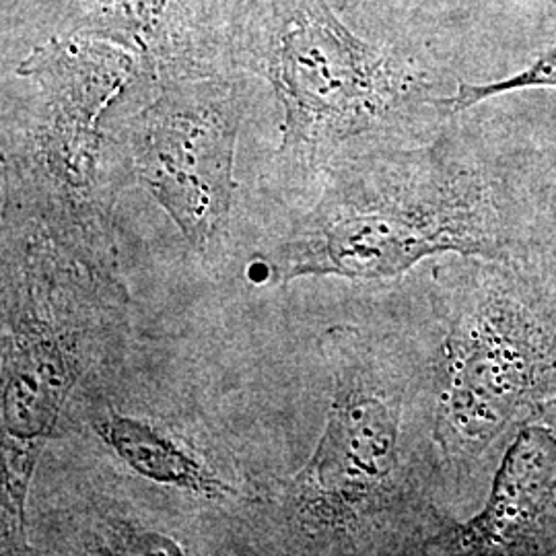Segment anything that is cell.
I'll use <instances>...</instances> for the list:
<instances>
[{"instance_id":"obj_3","label":"cell","mask_w":556,"mask_h":556,"mask_svg":"<svg viewBox=\"0 0 556 556\" xmlns=\"http://www.w3.org/2000/svg\"><path fill=\"white\" fill-rule=\"evenodd\" d=\"M321 179L318 200L254 260L264 282L379 280L438 254L495 248L486 188L450 144L340 157Z\"/></svg>"},{"instance_id":"obj_9","label":"cell","mask_w":556,"mask_h":556,"mask_svg":"<svg viewBox=\"0 0 556 556\" xmlns=\"http://www.w3.org/2000/svg\"><path fill=\"white\" fill-rule=\"evenodd\" d=\"M556 503V422L534 420L503 456L484 507L443 542L456 553H486L519 542Z\"/></svg>"},{"instance_id":"obj_2","label":"cell","mask_w":556,"mask_h":556,"mask_svg":"<svg viewBox=\"0 0 556 556\" xmlns=\"http://www.w3.org/2000/svg\"><path fill=\"white\" fill-rule=\"evenodd\" d=\"M160 89L139 56L79 31L31 48L2 91V219L112 229L124 105Z\"/></svg>"},{"instance_id":"obj_5","label":"cell","mask_w":556,"mask_h":556,"mask_svg":"<svg viewBox=\"0 0 556 556\" xmlns=\"http://www.w3.org/2000/svg\"><path fill=\"white\" fill-rule=\"evenodd\" d=\"M332 397L318 443L275 501L289 553H344L390 507L400 468V397L351 328L321 340Z\"/></svg>"},{"instance_id":"obj_7","label":"cell","mask_w":556,"mask_h":556,"mask_svg":"<svg viewBox=\"0 0 556 556\" xmlns=\"http://www.w3.org/2000/svg\"><path fill=\"white\" fill-rule=\"evenodd\" d=\"M548 369L538 332L503 299L462 307L443 346L438 439L447 454L468 456L538 388Z\"/></svg>"},{"instance_id":"obj_6","label":"cell","mask_w":556,"mask_h":556,"mask_svg":"<svg viewBox=\"0 0 556 556\" xmlns=\"http://www.w3.org/2000/svg\"><path fill=\"white\" fill-rule=\"evenodd\" d=\"M239 126L241 93L231 73L161 85L119 132L128 174L202 258L229 233Z\"/></svg>"},{"instance_id":"obj_8","label":"cell","mask_w":556,"mask_h":556,"mask_svg":"<svg viewBox=\"0 0 556 556\" xmlns=\"http://www.w3.org/2000/svg\"><path fill=\"white\" fill-rule=\"evenodd\" d=\"M238 0H93L71 31L114 41L161 85L231 75Z\"/></svg>"},{"instance_id":"obj_4","label":"cell","mask_w":556,"mask_h":556,"mask_svg":"<svg viewBox=\"0 0 556 556\" xmlns=\"http://www.w3.org/2000/svg\"><path fill=\"white\" fill-rule=\"evenodd\" d=\"M233 73L266 80L282 110L278 161L289 176H321L338 153L427 98L429 75L396 48L363 40L330 0H238Z\"/></svg>"},{"instance_id":"obj_1","label":"cell","mask_w":556,"mask_h":556,"mask_svg":"<svg viewBox=\"0 0 556 556\" xmlns=\"http://www.w3.org/2000/svg\"><path fill=\"white\" fill-rule=\"evenodd\" d=\"M0 301L2 546L20 548L41 454L126 330L130 295L112 229L2 219Z\"/></svg>"},{"instance_id":"obj_10","label":"cell","mask_w":556,"mask_h":556,"mask_svg":"<svg viewBox=\"0 0 556 556\" xmlns=\"http://www.w3.org/2000/svg\"><path fill=\"white\" fill-rule=\"evenodd\" d=\"M101 443L137 477L190 497L225 503L238 497V486L206 459L199 447L155 418L101 408L93 418Z\"/></svg>"},{"instance_id":"obj_12","label":"cell","mask_w":556,"mask_h":556,"mask_svg":"<svg viewBox=\"0 0 556 556\" xmlns=\"http://www.w3.org/2000/svg\"><path fill=\"white\" fill-rule=\"evenodd\" d=\"M528 89H556V43L548 46L530 62L523 71L507 79L489 80V83H466L457 85L456 93L441 98L439 105L450 114H459L475 108L482 101L493 100L498 96L528 91Z\"/></svg>"},{"instance_id":"obj_11","label":"cell","mask_w":556,"mask_h":556,"mask_svg":"<svg viewBox=\"0 0 556 556\" xmlns=\"http://www.w3.org/2000/svg\"><path fill=\"white\" fill-rule=\"evenodd\" d=\"M79 553L91 555H186L176 538L165 536L126 517H105L87 532Z\"/></svg>"}]
</instances>
